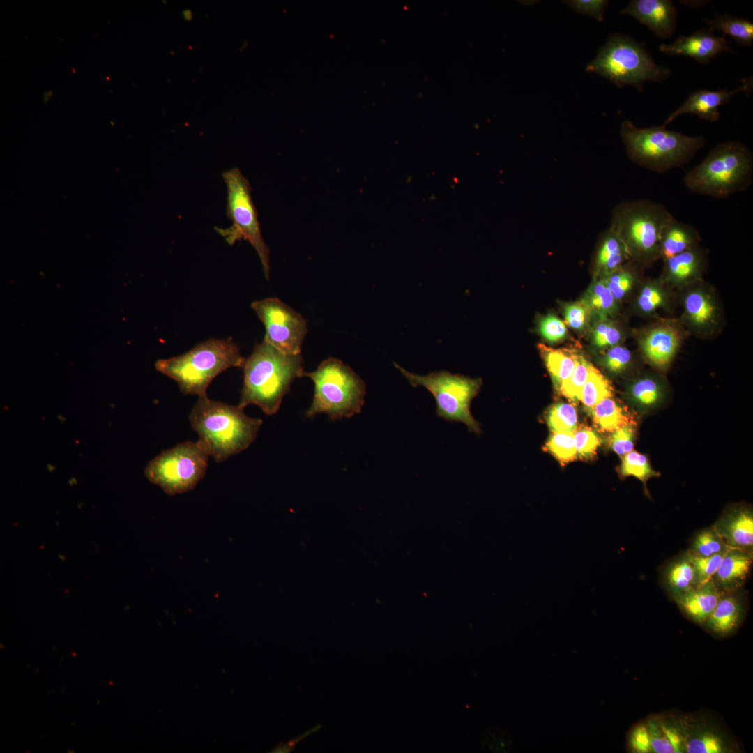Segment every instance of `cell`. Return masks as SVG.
Listing matches in <instances>:
<instances>
[{"label":"cell","mask_w":753,"mask_h":753,"mask_svg":"<svg viewBox=\"0 0 753 753\" xmlns=\"http://www.w3.org/2000/svg\"><path fill=\"white\" fill-rule=\"evenodd\" d=\"M301 354L284 353L263 340L242 365L243 383L238 406H258L267 415L279 410L295 379L303 376Z\"/></svg>","instance_id":"6da1fadb"},{"label":"cell","mask_w":753,"mask_h":753,"mask_svg":"<svg viewBox=\"0 0 753 753\" xmlns=\"http://www.w3.org/2000/svg\"><path fill=\"white\" fill-rule=\"evenodd\" d=\"M189 420L199 441L217 462L248 448L254 441L262 420L248 416L239 406L199 397Z\"/></svg>","instance_id":"7a4b0ae2"},{"label":"cell","mask_w":753,"mask_h":753,"mask_svg":"<svg viewBox=\"0 0 753 753\" xmlns=\"http://www.w3.org/2000/svg\"><path fill=\"white\" fill-rule=\"evenodd\" d=\"M752 174L750 149L742 142L729 141L717 144L686 173L683 183L694 193L724 199L749 188Z\"/></svg>","instance_id":"3957f363"},{"label":"cell","mask_w":753,"mask_h":753,"mask_svg":"<svg viewBox=\"0 0 753 753\" xmlns=\"http://www.w3.org/2000/svg\"><path fill=\"white\" fill-rule=\"evenodd\" d=\"M244 360L231 338L210 339L181 355L158 360L155 366L174 380L183 394L202 397L218 374L231 367H242Z\"/></svg>","instance_id":"277c9868"},{"label":"cell","mask_w":753,"mask_h":753,"mask_svg":"<svg viewBox=\"0 0 753 753\" xmlns=\"http://www.w3.org/2000/svg\"><path fill=\"white\" fill-rule=\"evenodd\" d=\"M662 125L638 128L622 123L621 136L628 158L652 172L663 173L687 163L705 144L703 136L689 137Z\"/></svg>","instance_id":"5b68a950"},{"label":"cell","mask_w":753,"mask_h":753,"mask_svg":"<svg viewBox=\"0 0 753 753\" xmlns=\"http://www.w3.org/2000/svg\"><path fill=\"white\" fill-rule=\"evenodd\" d=\"M314 383L312 403L307 418L326 413L331 419L351 418L359 413L365 403L366 386L363 380L342 360L329 358L317 368L303 373Z\"/></svg>","instance_id":"8992f818"},{"label":"cell","mask_w":753,"mask_h":753,"mask_svg":"<svg viewBox=\"0 0 753 753\" xmlns=\"http://www.w3.org/2000/svg\"><path fill=\"white\" fill-rule=\"evenodd\" d=\"M586 70L600 75L618 87L631 85L640 91L645 82H660L671 74L657 65L643 45L623 35L611 36Z\"/></svg>","instance_id":"52a82bcc"},{"label":"cell","mask_w":753,"mask_h":753,"mask_svg":"<svg viewBox=\"0 0 753 753\" xmlns=\"http://www.w3.org/2000/svg\"><path fill=\"white\" fill-rule=\"evenodd\" d=\"M674 215L660 203L637 199L618 205L611 226L630 256L648 262L659 255L661 232Z\"/></svg>","instance_id":"ba28073f"},{"label":"cell","mask_w":753,"mask_h":753,"mask_svg":"<svg viewBox=\"0 0 753 753\" xmlns=\"http://www.w3.org/2000/svg\"><path fill=\"white\" fill-rule=\"evenodd\" d=\"M394 365L411 386H423L433 395L437 416L446 421L463 423L469 432L476 434L481 432L480 425L472 416L470 409L472 400L480 390L482 383L480 378H471L446 370L418 375L395 363Z\"/></svg>","instance_id":"9c48e42d"},{"label":"cell","mask_w":753,"mask_h":753,"mask_svg":"<svg viewBox=\"0 0 753 753\" xmlns=\"http://www.w3.org/2000/svg\"><path fill=\"white\" fill-rule=\"evenodd\" d=\"M227 188L226 213L232 225L227 228L215 227L230 245L245 240L256 250L266 279L270 274L269 249L263 240L258 214L251 195L248 180L238 168L222 173Z\"/></svg>","instance_id":"30bf717a"},{"label":"cell","mask_w":753,"mask_h":753,"mask_svg":"<svg viewBox=\"0 0 753 753\" xmlns=\"http://www.w3.org/2000/svg\"><path fill=\"white\" fill-rule=\"evenodd\" d=\"M209 455L198 440L163 450L145 468L148 480L174 496L193 489L204 477Z\"/></svg>","instance_id":"8fae6325"},{"label":"cell","mask_w":753,"mask_h":753,"mask_svg":"<svg viewBox=\"0 0 753 753\" xmlns=\"http://www.w3.org/2000/svg\"><path fill=\"white\" fill-rule=\"evenodd\" d=\"M251 307L264 325L265 342L284 353L301 354L307 328L300 314L276 298L254 301Z\"/></svg>","instance_id":"7c38bea8"},{"label":"cell","mask_w":753,"mask_h":753,"mask_svg":"<svg viewBox=\"0 0 753 753\" xmlns=\"http://www.w3.org/2000/svg\"><path fill=\"white\" fill-rule=\"evenodd\" d=\"M659 50L666 54L689 56L703 64L720 53L731 51L725 36H717L709 29L681 36L671 44L660 45Z\"/></svg>","instance_id":"4fadbf2b"},{"label":"cell","mask_w":753,"mask_h":753,"mask_svg":"<svg viewBox=\"0 0 753 753\" xmlns=\"http://www.w3.org/2000/svg\"><path fill=\"white\" fill-rule=\"evenodd\" d=\"M621 13L633 17L660 38H669L676 29L677 10L669 0H632Z\"/></svg>","instance_id":"5bb4252c"},{"label":"cell","mask_w":753,"mask_h":753,"mask_svg":"<svg viewBox=\"0 0 753 753\" xmlns=\"http://www.w3.org/2000/svg\"><path fill=\"white\" fill-rule=\"evenodd\" d=\"M752 79H745L743 85L735 90L708 91L701 89L692 93L677 109L672 112L663 123L666 127L678 116L692 114L711 122L718 121L719 107L729 101L731 97L740 91H747Z\"/></svg>","instance_id":"9a60e30c"},{"label":"cell","mask_w":753,"mask_h":753,"mask_svg":"<svg viewBox=\"0 0 753 753\" xmlns=\"http://www.w3.org/2000/svg\"><path fill=\"white\" fill-rule=\"evenodd\" d=\"M713 528L730 548L752 554L753 547V515L746 508L733 510L722 516Z\"/></svg>","instance_id":"2e32d148"},{"label":"cell","mask_w":753,"mask_h":753,"mask_svg":"<svg viewBox=\"0 0 753 753\" xmlns=\"http://www.w3.org/2000/svg\"><path fill=\"white\" fill-rule=\"evenodd\" d=\"M724 593L710 580L674 595V598L687 616L696 623H703Z\"/></svg>","instance_id":"e0dca14e"},{"label":"cell","mask_w":753,"mask_h":753,"mask_svg":"<svg viewBox=\"0 0 753 753\" xmlns=\"http://www.w3.org/2000/svg\"><path fill=\"white\" fill-rule=\"evenodd\" d=\"M752 564L751 553L729 548L711 580L724 593L733 591L744 584Z\"/></svg>","instance_id":"ac0fdd59"},{"label":"cell","mask_w":753,"mask_h":753,"mask_svg":"<svg viewBox=\"0 0 753 753\" xmlns=\"http://www.w3.org/2000/svg\"><path fill=\"white\" fill-rule=\"evenodd\" d=\"M700 239L696 228L674 217L664 227L659 243V255L667 259L697 246Z\"/></svg>","instance_id":"d6986e66"},{"label":"cell","mask_w":753,"mask_h":753,"mask_svg":"<svg viewBox=\"0 0 753 753\" xmlns=\"http://www.w3.org/2000/svg\"><path fill=\"white\" fill-rule=\"evenodd\" d=\"M679 340L677 332L671 328L658 327L645 336L641 342V348L651 363L657 367H664L674 357Z\"/></svg>","instance_id":"ffe728a7"},{"label":"cell","mask_w":753,"mask_h":753,"mask_svg":"<svg viewBox=\"0 0 753 753\" xmlns=\"http://www.w3.org/2000/svg\"><path fill=\"white\" fill-rule=\"evenodd\" d=\"M628 250L615 230L609 227L602 236L596 254L595 273L604 277L629 258Z\"/></svg>","instance_id":"44dd1931"},{"label":"cell","mask_w":753,"mask_h":753,"mask_svg":"<svg viewBox=\"0 0 753 753\" xmlns=\"http://www.w3.org/2000/svg\"><path fill=\"white\" fill-rule=\"evenodd\" d=\"M596 428L612 433L630 423H635L627 407L611 397L605 398L588 409Z\"/></svg>","instance_id":"7402d4cb"},{"label":"cell","mask_w":753,"mask_h":753,"mask_svg":"<svg viewBox=\"0 0 753 753\" xmlns=\"http://www.w3.org/2000/svg\"><path fill=\"white\" fill-rule=\"evenodd\" d=\"M665 260L666 277L678 283L695 277L705 265L704 255L697 246Z\"/></svg>","instance_id":"603a6c76"},{"label":"cell","mask_w":753,"mask_h":753,"mask_svg":"<svg viewBox=\"0 0 753 753\" xmlns=\"http://www.w3.org/2000/svg\"><path fill=\"white\" fill-rule=\"evenodd\" d=\"M741 614L739 600L733 595L724 593L705 623L715 633L727 635L737 628Z\"/></svg>","instance_id":"cb8c5ba5"},{"label":"cell","mask_w":753,"mask_h":753,"mask_svg":"<svg viewBox=\"0 0 753 753\" xmlns=\"http://www.w3.org/2000/svg\"><path fill=\"white\" fill-rule=\"evenodd\" d=\"M539 349L554 385L559 390L562 383L572 374L577 362L575 352L566 349H553L539 344Z\"/></svg>","instance_id":"d4e9b609"},{"label":"cell","mask_w":753,"mask_h":753,"mask_svg":"<svg viewBox=\"0 0 753 753\" xmlns=\"http://www.w3.org/2000/svg\"><path fill=\"white\" fill-rule=\"evenodd\" d=\"M703 22L711 31H720L740 45L750 47L753 43V24L747 19L715 13L713 17Z\"/></svg>","instance_id":"484cf974"},{"label":"cell","mask_w":753,"mask_h":753,"mask_svg":"<svg viewBox=\"0 0 753 753\" xmlns=\"http://www.w3.org/2000/svg\"><path fill=\"white\" fill-rule=\"evenodd\" d=\"M613 389L609 381L593 365L582 387L579 401L588 409L601 400L611 397Z\"/></svg>","instance_id":"4316f807"},{"label":"cell","mask_w":753,"mask_h":753,"mask_svg":"<svg viewBox=\"0 0 753 753\" xmlns=\"http://www.w3.org/2000/svg\"><path fill=\"white\" fill-rule=\"evenodd\" d=\"M648 729L652 752L679 753L684 750L682 737L674 728L651 722Z\"/></svg>","instance_id":"83f0119b"},{"label":"cell","mask_w":753,"mask_h":753,"mask_svg":"<svg viewBox=\"0 0 753 753\" xmlns=\"http://www.w3.org/2000/svg\"><path fill=\"white\" fill-rule=\"evenodd\" d=\"M666 577L667 586L674 595L697 585L696 572L687 556L669 567Z\"/></svg>","instance_id":"f1b7e54d"},{"label":"cell","mask_w":753,"mask_h":753,"mask_svg":"<svg viewBox=\"0 0 753 753\" xmlns=\"http://www.w3.org/2000/svg\"><path fill=\"white\" fill-rule=\"evenodd\" d=\"M582 300L591 312H595L601 318L605 317L615 308V298L603 277L591 286Z\"/></svg>","instance_id":"f546056e"},{"label":"cell","mask_w":753,"mask_h":753,"mask_svg":"<svg viewBox=\"0 0 753 753\" xmlns=\"http://www.w3.org/2000/svg\"><path fill=\"white\" fill-rule=\"evenodd\" d=\"M685 311L696 325L703 326L711 322L715 317V307L710 298L701 291H692L685 300Z\"/></svg>","instance_id":"4dcf8cb0"},{"label":"cell","mask_w":753,"mask_h":753,"mask_svg":"<svg viewBox=\"0 0 753 753\" xmlns=\"http://www.w3.org/2000/svg\"><path fill=\"white\" fill-rule=\"evenodd\" d=\"M547 420L553 432H574L577 427V414L571 404L558 402L549 409Z\"/></svg>","instance_id":"1f68e13d"},{"label":"cell","mask_w":753,"mask_h":753,"mask_svg":"<svg viewBox=\"0 0 753 753\" xmlns=\"http://www.w3.org/2000/svg\"><path fill=\"white\" fill-rule=\"evenodd\" d=\"M620 473L624 477L634 476L638 478L644 486L649 478L659 475L653 470L647 457L637 451H630L623 455Z\"/></svg>","instance_id":"d6a6232c"},{"label":"cell","mask_w":753,"mask_h":753,"mask_svg":"<svg viewBox=\"0 0 753 753\" xmlns=\"http://www.w3.org/2000/svg\"><path fill=\"white\" fill-rule=\"evenodd\" d=\"M592 365L581 354H577L575 367L571 376L559 388L561 393L573 402L579 401V395Z\"/></svg>","instance_id":"836d02e7"},{"label":"cell","mask_w":753,"mask_h":753,"mask_svg":"<svg viewBox=\"0 0 753 753\" xmlns=\"http://www.w3.org/2000/svg\"><path fill=\"white\" fill-rule=\"evenodd\" d=\"M545 448L561 463H568L577 457L573 432H553Z\"/></svg>","instance_id":"e575fe53"},{"label":"cell","mask_w":753,"mask_h":753,"mask_svg":"<svg viewBox=\"0 0 753 753\" xmlns=\"http://www.w3.org/2000/svg\"><path fill=\"white\" fill-rule=\"evenodd\" d=\"M725 543L712 527L705 529L695 537L690 553L698 556H708L721 553L728 549Z\"/></svg>","instance_id":"d590c367"},{"label":"cell","mask_w":753,"mask_h":753,"mask_svg":"<svg viewBox=\"0 0 753 753\" xmlns=\"http://www.w3.org/2000/svg\"><path fill=\"white\" fill-rule=\"evenodd\" d=\"M632 400L639 406L649 407L655 405L662 396L659 383L650 378L637 381L630 388Z\"/></svg>","instance_id":"8d00e7d4"},{"label":"cell","mask_w":753,"mask_h":753,"mask_svg":"<svg viewBox=\"0 0 753 753\" xmlns=\"http://www.w3.org/2000/svg\"><path fill=\"white\" fill-rule=\"evenodd\" d=\"M728 549L708 556H698L690 552L686 555L695 570L697 586L703 585L712 579Z\"/></svg>","instance_id":"74e56055"},{"label":"cell","mask_w":753,"mask_h":753,"mask_svg":"<svg viewBox=\"0 0 753 753\" xmlns=\"http://www.w3.org/2000/svg\"><path fill=\"white\" fill-rule=\"evenodd\" d=\"M573 436L577 457L584 459L593 457L601 443L597 433L591 427L581 425L575 428Z\"/></svg>","instance_id":"f35d334b"},{"label":"cell","mask_w":753,"mask_h":753,"mask_svg":"<svg viewBox=\"0 0 753 753\" xmlns=\"http://www.w3.org/2000/svg\"><path fill=\"white\" fill-rule=\"evenodd\" d=\"M615 300L621 298L632 287L635 274L634 271L622 266L603 277Z\"/></svg>","instance_id":"ab89813d"},{"label":"cell","mask_w":753,"mask_h":753,"mask_svg":"<svg viewBox=\"0 0 753 753\" xmlns=\"http://www.w3.org/2000/svg\"><path fill=\"white\" fill-rule=\"evenodd\" d=\"M684 750L688 753H722L724 752V747L717 736L704 733L689 740L684 745Z\"/></svg>","instance_id":"60d3db41"},{"label":"cell","mask_w":753,"mask_h":753,"mask_svg":"<svg viewBox=\"0 0 753 753\" xmlns=\"http://www.w3.org/2000/svg\"><path fill=\"white\" fill-rule=\"evenodd\" d=\"M634 425L630 423L615 430L609 439V446L619 456L625 455L633 448Z\"/></svg>","instance_id":"b9f144b4"},{"label":"cell","mask_w":753,"mask_h":753,"mask_svg":"<svg viewBox=\"0 0 753 753\" xmlns=\"http://www.w3.org/2000/svg\"><path fill=\"white\" fill-rule=\"evenodd\" d=\"M621 333L611 322H599L593 332L594 344L598 348L615 346L620 340Z\"/></svg>","instance_id":"7bdbcfd3"},{"label":"cell","mask_w":753,"mask_h":753,"mask_svg":"<svg viewBox=\"0 0 753 753\" xmlns=\"http://www.w3.org/2000/svg\"><path fill=\"white\" fill-rule=\"evenodd\" d=\"M631 360L630 351L623 347L613 346L605 353L604 367L612 373H619L626 368Z\"/></svg>","instance_id":"ee69618b"},{"label":"cell","mask_w":753,"mask_h":753,"mask_svg":"<svg viewBox=\"0 0 753 753\" xmlns=\"http://www.w3.org/2000/svg\"><path fill=\"white\" fill-rule=\"evenodd\" d=\"M539 330L547 340L556 342L563 339L567 334L564 322L554 315H547L542 319Z\"/></svg>","instance_id":"f6af8a7d"},{"label":"cell","mask_w":753,"mask_h":753,"mask_svg":"<svg viewBox=\"0 0 753 753\" xmlns=\"http://www.w3.org/2000/svg\"><path fill=\"white\" fill-rule=\"evenodd\" d=\"M564 3L574 10L593 17L598 22L604 20L605 9L609 3L605 0H571Z\"/></svg>","instance_id":"bcb514c9"},{"label":"cell","mask_w":753,"mask_h":753,"mask_svg":"<svg viewBox=\"0 0 753 753\" xmlns=\"http://www.w3.org/2000/svg\"><path fill=\"white\" fill-rule=\"evenodd\" d=\"M591 311L581 300L566 305L565 318L566 323L572 328L581 330L586 324Z\"/></svg>","instance_id":"7dc6e473"},{"label":"cell","mask_w":753,"mask_h":753,"mask_svg":"<svg viewBox=\"0 0 753 753\" xmlns=\"http://www.w3.org/2000/svg\"><path fill=\"white\" fill-rule=\"evenodd\" d=\"M664 303V294L654 284H647L643 287L638 298L640 309L645 312H651Z\"/></svg>","instance_id":"c3c4849f"},{"label":"cell","mask_w":753,"mask_h":753,"mask_svg":"<svg viewBox=\"0 0 753 753\" xmlns=\"http://www.w3.org/2000/svg\"><path fill=\"white\" fill-rule=\"evenodd\" d=\"M630 748L637 752H651V736L646 727L640 724L630 732L628 738Z\"/></svg>","instance_id":"681fc988"},{"label":"cell","mask_w":753,"mask_h":753,"mask_svg":"<svg viewBox=\"0 0 753 753\" xmlns=\"http://www.w3.org/2000/svg\"><path fill=\"white\" fill-rule=\"evenodd\" d=\"M183 16L185 20H190L192 17L191 10L189 9L183 10Z\"/></svg>","instance_id":"f907efd6"}]
</instances>
